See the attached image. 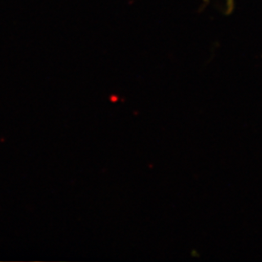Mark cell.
Masks as SVG:
<instances>
[{"instance_id": "obj_1", "label": "cell", "mask_w": 262, "mask_h": 262, "mask_svg": "<svg viewBox=\"0 0 262 262\" xmlns=\"http://www.w3.org/2000/svg\"><path fill=\"white\" fill-rule=\"evenodd\" d=\"M235 0H226V13L231 14L234 9Z\"/></svg>"}]
</instances>
